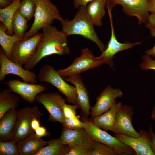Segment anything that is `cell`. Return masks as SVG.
<instances>
[{
    "instance_id": "obj_22",
    "label": "cell",
    "mask_w": 155,
    "mask_h": 155,
    "mask_svg": "<svg viewBox=\"0 0 155 155\" xmlns=\"http://www.w3.org/2000/svg\"><path fill=\"white\" fill-rule=\"evenodd\" d=\"M107 0H93L86 6L87 13L94 26L101 27Z\"/></svg>"
},
{
    "instance_id": "obj_5",
    "label": "cell",
    "mask_w": 155,
    "mask_h": 155,
    "mask_svg": "<svg viewBox=\"0 0 155 155\" xmlns=\"http://www.w3.org/2000/svg\"><path fill=\"white\" fill-rule=\"evenodd\" d=\"M17 112V120L10 140H13L17 142L34 131L31 127V122L34 118L40 120L42 113L36 106L24 107Z\"/></svg>"
},
{
    "instance_id": "obj_24",
    "label": "cell",
    "mask_w": 155,
    "mask_h": 155,
    "mask_svg": "<svg viewBox=\"0 0 155 155\" xmlns=\"http://www.w3.org/2000/svg\"><path fill=\"white\" fill-rule=\"evenodd\" d=\"M70 146L63 143L60 139L48 141L47 145L42 148L35 155H67Z\"/></svg>"
},
{
    "instance_id": "obj_35",
    "label": "cell",
    "mask_w": 155,
    "mask_h": 155,
    "mask_svg": "<svg viewBox=\"0 0 155 155\" xmlns=\"http://www.w3.org/2000/svg\"><path fill=\"white\" fill-rule=\"evenodd\" d=\"M145 27L150 30L151 36L155 38V28L147 22L146 23ZM145 53L147 55L155 57V44L152 49L146 50Z\"/></svg>"
},
{
    "instance_id": "obj_34",
    "label": "cell",
    "mask_w": 155,
    "mask_h": 155,
    "mask_svg": "<svg viewBox=\"0 0 155 155\" xmlns=\"http://www.w3.org/2000/svg\"><path fill=\"white\" fill-rule=\"evenodd\" d=\"M92 149L79 146L70 147L67 155H89Z\"/></svg>"
},
{
    "instance_id": "obj_4",
    "label": "cell",
    "mask_w": 155,
    "mask_h": 155,
    "mask_svg": "<svg viewBox=\"0 0 155 155\" xmlns=\"http://www.w3.org/2000/svg\"><path fill=\"white\" fill-rule=\"evenodd\" d=\"M38 77L40 82L49 83L57 88L64 95L68 102L76 105L78 108L75 87L67 83L53 67L49 65L43 66L39 71Z\"/></svg>"
},
{
    "instance_id": "obj_10",
    "label": "cell",
    "mask_w": 155,
    "mask_h": 155,
    "mask_svg": "<svg viewBox=\"0 0 155 155\" xmlns=\"http://www.w3.org/2000/svg\"><path fill=\"white\" fill-rule=\"evenodd\" d=\"M66 100L56 92H42L39 94L36 97V101L42 105L48 111L49 121L58 122L62 125L64 119L62 105Z\"/></svg>"
},
{
    "instance_id": "obj_17",
    "label": "cell",
    "mask_w": 155,
    "mask_h": 155,
    "mask_svg": "<svg viewBox=\"0 0 155 155\" xmlns=\"http://www.w3.org/2000/svg\"><path fill=\"white\" fill-rule=\"evenodd\" d=\"M140 135L133 137L119 133H115L113 136L134 150L135 155H154L150 146V137L148 132L142 130L139 131Z\"/></svg>"
},
{
    "instance_id": "obj_31",
    "label": "cell",
    "mask_w": 155,
    "mask_h": 155,
    "mask_svg": "<svg viewBox=\"0 0 155 155\" xmlns=\"http://www.w3.org/2000/svg\"><path fill=\"white\" fill-rule=\"evenodd\" d=\"M83 122L79 119L78 116L75 115L72 118H64L63 128L69 129H74L83 127Z\"/></svg>"
},
{
    "instance_id": "obj_28",
    "label": "cell",
    "mask_w": 155,
    "mask_h": 155,
    "mask_svg": "<svg viewBox=\"0 0 155 155\" xmlns=\"http://www.w3.org/2000/svg\"><path fill=\"white\" fill-rule=\"evenodd\" d=\"M36 4L34 0H22L18 10L20 13L28 20L34 16Z\"/></svg>"
},
{
    "instance_id": "obj_38",
    "label": "cell",
    "mask_w": 155,
    "mask_h": 155,
    "mask_svg": "<svg viewBox=\"0 0 155 155\" xmlns=\"http://www.w3.org/2000/svg\"><path fill=\"white\" fill-rule=\"evenodd\" d=\"M93 0H73V5L75 8H79L81 6H86Z\"/></svg>"
},
{
    "instance_id": "obj_42",
    "label": "cell",
    "mask_w": 155,
    "mask_h": 155,
    "mask_svg": "<svg viewBox=\"0 0 155 155\" xmlns=\"http://www.w3.org/2000/svg\"><path fill=\"white\" fill-rule=\"evenodd\" d=\"M12 2L11 0H0V8H5L10 5Z\"/></svg>"
},
{
    "instance_id": "obj_18",
    "label": "cell",
    "mask_w": 155,
    "mask_h": 155,
    "mask_svg": "<svg viewBox=\"0 0 155 155\" xmlns=\"http://www.w3.org/2000/svg\"><path fill=\"white\" fill-rule=\"evenodd\" d=\"M59 139L70 147L82 146L92 149L94 142L83 128L74 129L63 128Z\"/></svg>"
},
{
    "instance_id": "obj_27",
    "label": "cell",
    "mask_w": 155,
    "mask_h": 155,
    "mask_svg": "<svg viewBox=\"0 0 155 155\" xmlns=\"http://www.w3.org/2000/svg\"><path fill=\"white\" fill-rule=\"evenodd\" d=\"M28 20L17 10L13 17L12 26L13 34L20 40L24 39L25 31L29 27Z\"/></svg>"
},
{
    "instance_id": "obj_44",
    "label": "cell",
    "mask_w": 155,
    "mask_h": 155,
    "mask_svg": "<svg viewBox=\"0 0 155 155\" xmlns=\"http://www.w3.org/2000/svg\"><path fill=\"white\" fill-rule=\"evenodd\" d=\"M12 2H13V1H14L15 0H11Z\"/></svg>"
},
{
    "instance_id": "obj_11",
    "label": "cell",
    "mask_w": 155,
    "mask_h": 155,
    "mask_svg": "<svg viewBox=\"0 0 155 155\" xmlns=\"http://www.w3.org/2000/svg\"><path fill=\"white\" fill-rule=\"evenodd\" d=\"M20 65L11 61L0 48V81L4 80L8 74H13L20 78L23 82L36 83L37 76L34 72L23 68Z\"/></svg>"
},
{
    "instance_id": "obj_26",
    "label": "cell",
    "mask_w": 155,
    "mask_h": 155,
    "mask_svg": "<svg viewBox=\"0 0 155 155\" xmlns=\"http://www.w3.org/2000/svg\"><path fill=\"white\" fill-rule=\"evenodd\" d=\"M7 29L2 23L0 24V44L4 53L10 59L13 48L15 44L19 40H22L18 38L14 35L7 34L6 32Z\"/></svg>"
},
{
    "instance_id": "obj_19",
    "label": "cell",
    "mask_w": 155,
    "mask_h": 155,
    "mask_svg": "<svg viewBox=\"0 0 155 155\" xmlns=\"http://www.w3.org/2000/svg\"><path fill=\"white\" fill-rule=\"evenodd\" d=\"M48 144V141L37 137L34 131L24 138L17 142L19 155H35Z\"/></svg>"
},
{
    "instance_id": "obj_32",
    "label": "cell",
    "mask_w": 155,
    "mask_h": 155,
    "mask_svg": "<svg viewBox=\"0 0 155 155\" xmlns=\"http://www.w3.org/2000/svg\"><path fill=\"white\" fill-rule=\"evenodd\" d=\"M142 59L143 62L140 65L141 69L142 70L152 69L155 71V60L146 54L142 56Z\"/></svg>"
},
{
    "instance_id": "obj_39",
    "label": "cell",
    "mask_w": 155,
    "mask_h": 155,
    "mask_svg": "<svg viewBox=\"0 0 155 155\" xmlns=\"http://www.w3.org/2000/svg\"><path fill=\"white\" fill-rule=\"evenodd\" d=\"M147 9L149 12L155 13V0H148Z\"/></svg>"
},
{
    "instance_id": "obj_41",
    "label": "cell",
    "mask_w": 155,
    "mask_h": 155,
    "mask_svg": "<svg viewBox=\"0 0 155 155\" xmlns=\"http://www.w3.org/2000/svg\"><path fill=\"white\" fill-rule=\"evenodd\" d=\"M147 22L155 28V13H151L150 15Z\"/></svg>"
},
{
    "instance_id": "obj_30",
    "label": "cell",
    "mask_w": 155,
    "mask_h": 155,
    "mask_svg": "<svg viewBox=\"0 0 155 155\" xmlns=\"http://www.w3.org/2000/svg\"><path fill=\"white\" fill-rule=\"evenodd\" d=\"M0 155H19L17 142L12 140L7 141H0Z\"/></svg>"
},
{
    "instance_id": "obj_8",
    "label": "cell",
    "mask_w": 155,
    "mask_h": 155,
    "mask_svg": "<svg viewBox=\"0 0 155 155\" xmlns=\"http://www.w3.org/2000/svg\"><path fill=\"white\" fill-rule=\"evenodd\" d=\"M42 36V33H38L17 41L13 46L10 59L21 66L24 65L34 55Z\"/></svg>"
},
{
    "instance_id": "obj_9",
    "label": "cell",
    "mask_w": 155,
    "mask_h": 155,
    "mask_svg": "<svg viewBox=\"0 0 155 155\" xmlns=\"http://www.w3.org/2000/svg\"><path fill=\"white\" fill-rule=\"evenodd\" d=\"M108 10L111 27V36L106 48L102 52L101 55L95 57L96 59L102 61L104 64L108 65L112 67L114 63L113 56L117 53L130 49L134 46L141 44V42L131 43L126 42L124 43L119 42L117 39L115 33L112 19V10L113 7L110 5L106 6Z\"/></svg>"
},
{
    "instance_id": "obj_12",
    "label": "cell",
    "mask_w": 155,
    "mask_h": 155,
    "mask_svg": "<svg viewBox=\"0 0 155 155\" xmlns=\"http://www.w3.org/2000/svg\"><path fill=\"white\" fill-rule=\"evenodd\" d=\"M134 114L133 108L127 105H122L118 111L113 131L126 136L137 137L140 135L134 128L132 120Z\"/></svg>"
},
{
    "instance_id": "obj_20",
    "label": "cell",
    "mask_w": 155,
    "mask_h": 155,
    "mask_svg": "<svg viewBox=\"0 0 155 155\" xmlns=\"http://www.w3.org/2000/svg\"><path fill=\"white\" fill-rule=\"evenodd\" d=\"M122 104L121 102L116 103L108 110L90 120L102 129L113 131L117 113Z\"/></svg>"
},
{
    "instance_id": "obj_43",
    "label": "cell",
    "mask_w": 155,
    "mask_h": 155,
    "mask_svg": "<svg viewBox=\"0 0 155 155\" xmlns=\"http://www.w3.org/2000/svg\"><path fill=\"white\" fill-rule=\"evenodd\" d=\"M151 118L153 120H155V103L151 112Z\"/></svg>"
},
{
    "instance_id": "obj_21",
    "label": "cell",
    "mask_w": 155,
    "mask_h": 155,
    "mask_svg": "<svg viewBox=\"0 0 155 155\" xmlns=\"http://www.w3.org/2000/svg\"><path fill=\"white\" fill-rule=\"evenodd\" d=\"M17 117V110L12 109L8 111L0 119V141L10 140Z\"/></svg>"
},
{
    "instance_id": "obj_1",
    "label": "cell",
    "mask_w": 155,
    "mask_h": 155,
    "mask_svg": "<svg viewBox=\"0 0 155 155\" xmlns=\"http://www.w3.org/2000/svg\"><path fill=\"white\" fill-rule=\"evenodd\" d=\"M42 30V36L36 53L24 65V68L33 69L44 57L53 55L63 56L70 53L67 37L55 26L49 25Z\"/></svg>"
},
{
    "instance_id": "obj_40",
    "label": "cell",
    "mask_w": 155,
    "mask_h": 155,
    "mask_svg": "<svg viewBox=\"0 0 155 155\" xmlns=\"http://www.w3.org/2000/svg\"><path fill=\"white\" fill-rule=\"evenodd\" d=\"M40 120L36 118H34L32 120L31 123V126L34 131L40 126Z\"/></svg>"
},
{
    "instance_id": "obj_3",
    "label": "cell",
    "mask_w": 155,
    "mask_h": 155,
    "mask_svg": "<svg viewBox=\"0 0 155 155\" xmlns=\"http://www.w3.org/2000/svg\"><path fill=\"white\" fill-rule=\"evenodd\" d=\"M36 4L34 20L30 28L24 35V39L35 35L38 31L51 24L54 20L63 19L57 6L51 0H34Z\"/></svg>"
},
{
    "instance_id": "obj_23",
    "label": "cell",
    "mask_w": 155,
    "mask_h": 155,
    "mask_svg": "<svg viewBox=\"0 0 155 155\" xmlns=\"http://www.w3.org/2000/svg\"><path fill=\"white\" fill-rule=\"evenodd\" d=\"M20 97L9 88L2 90L0 93V119L9 110L18 107Z\"/></svg>"
},
{
    "instance_id": "obj_2",
    "label": "cell",
    "mask_w": 155,
    "mask_h": 155,
    "mask_svg": "<svg viewBox=\"0 0 155 155\" xmlns=\"http://www.w3.org/2000/svg\"><path fill=\"white\" fill-rule=\"evenodd\" d=\"M60 22L62 27L61 31L67 37L72 35H80L96 44L102 52L106 49L95 31L94 25L87 13L86 6L80 7L72 20L63 19Z\"/></svg>"
},
{
    "instance_id": "obj_36",
    "label": "cell",
    "mask_w": 155,
    "mask_h": 155,
    "mask_svg": "<svg viewBox=\"0 0 155 155\" xmlns=\"http://www.w3.org/2000/svg\"><path fill=\"white\" fill-rule=\"evenodd\" d=\"M152 129V125L150 124L148 128V132L150 137V144L152 151L155 155V133L153 131Z\"/></svg>"
},
{
    "instance_id": "obj_6",
    "label": "cell",
    "mask_w": 155,
    "mask_h": 155,
    "mask_svg": "<svg viewBox=\"0 0 155 155\" xmlns=\"http://www.w3.org/2000/svg\"><path fill=\"white\" fill-rule=\"evenodd\" d=\"M82 122L83 128L94 141L111 147L121 155L135 154L134 150L131 147L102 130L90 120Z\"/></svg>"
},
{
    "instance_id": "obj_14",
    "label": "cell",
    "mask_w": 155,
    "mask_h": 155,
    "mask_svg": "<svg viewBox=\"0 0 155 155\" xmlns=\"http://www.w3.org/2000/svg\"><path fill=\"white\" fill-rule=\"evenodd\" d=\"M113 7L121 5L123 11L127 15L135 16L140 25L146 23L150 15L147 9L148 0H107Z\"/></svg>"
},
{
    "instance_id": "obj_25",
    "label": "cell",
    "mask_w": 155,
    "mask_h": 155,
    "mask_svg": "<svg viewBox=\"0 0 155 155\" xmlns=\"http://www.w3.org/2000/svg\"><path fill=\"white\" fill-rule=\"evenodd\" d=\"M22 0H15L7 7L0 9V21L7 29L10 35H13L12 23L14 16Z\"/></svg>"
},
{
    "instance_id": "obj_13",
    "label": "cell",
    "mask_w": 155,
    "mask_h": 155,
    "mask_svg": "<svg viewBox=\"0 0 155 155\" xmlns=\"http://www.w3.org/2000/svg\"><path fill=\"white\" fill-rule=\"evenodd\" d=\"M5 84L13 92L30 104L35 102L39 94L48 90L46 86L42 84L28 83L15 79L10 80Z\"/></svg>"
},
{
    "instance_id": "obj_15",
    "label": "cell",
    "mask_w": 155,
    "mask_h": 155,
    "mask_svg": "<svg viewBox=\"0 0 155 155\" xmlns=\"http://www.w3.org/2000/svg\"><path fill=\"white\" fill-rule=\"evenodd\" d=\"M64 79L66 82L71 83L75 87L78 105V108L81 110L82 121L90 120L89 116L90 115L91 107L88 94L85 84L82 82V77L80 74H75L70 75Z\"/></svg>"
},
{
    "instance_id": "obj_33",
    "label": "cell",
    "mask_w": 155,
    "mask_h": 155,
    "mask_svg": "<svg viewBox=\"0 0 155 155\" xmlns=\"http://www.w3.org/2000/svg\"><path fill=\"white\" fill-rule=\"evenodd\" d=\"M78 109V106L75 104H67L66 103L62 105V109L64 118H71L76 115V110Z\"/></svg>"
},
{
    "instance_id": "obj_16",
    "label": "cell",
    "mask_w": 155,
    "mask_h": 155,
    "mask_svg": "<svg viewBox=\"0 0 155 155\" xmlns=\"http://www.w3.org/2000/svg\"><path fill=\"white\" fill-rule=\"evenodd\" d=\"M123 96V92L121 89L114 88L108 85L96 97L95 104L91 107L90 119L108 110L116 103V99Z\"/></svg>"
},
{
    "instance_id": "obj_37",
    "label": "cell",
    "mask_w": 155,
    "mask_h": 155,
    "mask_svg": "<svg viewBox=\"0 0 155 155\" xmlns=\"http://www.w3.org/2000/svg\"><path fill=\"white\" fill-rule=\"evenodd\" d=\"M36 136L38 138H41L44 136H47L50 133L47 131L45 127L44 126H40L34 130Z\"/></svg>"
},
{
    "instance_id": "obj_7",
    "label": "cell",
    "mask_w": 155,
    "mask_h": 155,
    "mask_svg": "<svg viewBox=\"0 0 155 155\" xmlns=\"http://www.w3.org/2000/svg\"><path fill=\"white\" fill-rule=\"evenodd\" d=\"M103 62L95 59L91 50L86 48L81 51V54L76 58L68 67L56 70L63 79L69 76L80 74L88 69L97 68L103 64Z\"/></svg>"
},
{
    "instance_id": "obj_29",
    "label": "cell",
    "mask_w": 155,
    "mask_h": 155,
    "mask_svg": "<svg viewBox=\"0 0 155 155\" xmlns=\"http://www.w3.org/2000/svg\"><path fill=\"white\" fill-rule=\"evenodd\" d=\"M121 154L111 147L95 141L89 155H119Z\"/></svg>"
}]
</instances>
